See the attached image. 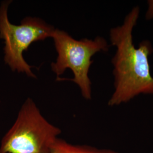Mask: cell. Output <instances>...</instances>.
I'll use <instances>...</instances> for the list:
<instances>
[{
    "mask_svg": "<svg viewBox=\"0 0 153 153\" xmlns=\"http://www.w3.org/2000/svg\"><path fill=\"white\" fill-rule=\"evenodd\" d=\"M140 9L134 7L122 25L110 30L111 43L116 48L112 59L115 77V91L108 102L109 106L129 102L140 94H153V77L149 57L153 52L150 41L145 40L134 47L133 30L137 24Z\"/></svg>",
    "mask_w": 153,
    "mask_h": 153,
    "instance_id": "6da1fadb",
    "label": "cell"
},
{
    "mask_svg": "<svg viewBox=\"0 0 153 153\" xmlns=\"http://www.w3.org/2000/svg\"><path fill=\"white\" fill-rule=\"evenodd\" d=\"M61 133L60 129L50 123L28 98L2 137L0 153H49Z\"/></svg>",
    "mask_w": 153,
    "mask_h": 153,
    "instance_id": "7a4b0ae2",
    "label": "cell"
},
{
    "mask_svg": "<svg viewBox=\"0 0 153 153\" xmlns=\"http://www.w3.org/2000/svg\"><path fill=\"white\" fill-rule=\"evenodd\" d=\"M52 38L58 54L56 62L51 64L52 71L59 78L66 69H71L74 78L69 80L79 86L84 98L91 99V82L88 72L93 62L91 57L98 52H107L109 44L100 36L94 40L84 38L78 40L59 29H55Z\"/></svg>",
    "mask_w": 153,
    "mask_h": 153,
    "instance_id": "3957f363",
    "label": "cell"
},
{
    "mask_svg": "<svg viewBox=\"0 0 153 153\" xmlns=\"http://www.w3.org/2000/svg\"><path fill=\"white\" fill-rule=\"evenodd\" d=\"M10 2H3L0 6V38L5 44L4 60L13 71L36 78L31 71L33 66L26 61L23 53L33 43L52 38L55 28L43 20L31 16L25 18L19 25L11 23L7 14Z\"/></svg>",
    "mask_w": 153,
    "mask_h": 153,
    "instance_id": "277c9868",
    "label": "cell"
},
{
    "mask_svg": "<svg viewBox=\"0 0 153 153\" xmlns=\"http://www.w3.org/2000/svg\"><path fill=\"white\" fill-rule=\"evenodd\" d=\"M49 153H120L111 149H98L88 145H73L58 138Z\"/></svg>",
    "mask_w": 153,
    "mask_h": 153,
    "instance_id": "5b68a950",
    "label": "cell"
},
{
    "mask_svg": "<svg viewBox=\"0 0 153 153\" xmlns=\"http://www.w3.org/2000/svg\"><path fill=\"white\" fill-rule=\"evenodd\" d=\"M148 10L146 13V18L147 20L153 19V0L148 1Z\"/></svg>",
    "mask_w": 153,
    "mask_h": 153,
    "instance_id": "8992f818",
    "label": "cell"
}]
</instances>
